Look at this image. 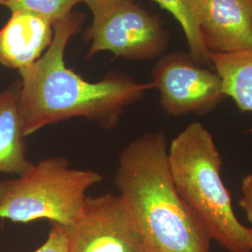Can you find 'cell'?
I'll return each instance as SVG.
<instances>
[{"label": "cell", "instance_id": "cell-7", "mask_svg": "<svg viewBox=\"0 0 252 252\" xmlns=\"http://www.w3.org/2000/svg\"><path fill=\"white\" fill-rule=\"evenodd\" d=\"M68 252H147L119 195L88 196L80 219L66 228Z\"/></svg>", "mask_w": 252, "mask_h": 252}, {"label": "cell", "instance_id": "cell-6", "mask_svg": "<svg viewBox=\"0 0 252 252\" xmlns=\"http://www.w3.org/2000/svg\"><path fill=\"white\" fill-rule=\"evenodd\" d=\"M152 78L162 108L174 117L205 115L226 98L219 74L196 63L189 54L163 55L154 64Z\"/></svg>", "mask_w": 252, "mask_h": 252}, {"label": "cell", "instance_id": "cell-11", "mask_svg": "<svg viewBox=\"0 0 252 252\" xmlns=\"http://www.w3.org/2000/svg\"><path fill=\"white\" fill-rule=\"evenodd\" d=\"M220 77L226 97L242 112H252V50L234 54H209Z\"/></svg>", "mask_w": 252, "mask_h": 252}, {"label": "cell", "instance_id": "cell-15", "mask_svg": "<svg viewBox=\"0 0 252 252\" xmlns=\"http://www.w3.org/2000/svg\"><path fill=\"white\" fill-rule=\"evenodd\" d=\"M241 192L242 197L239 201V205L243 208L249 221L252 225V173L244 177L241 184Z\"/></svg>", "mask_w": 252, "mask_h": 252}, {"label": "cell", "instance_id": "cell-1", "mask_svg": "<svg viewBox=\"0 0 252 252\" xmlns=\"http://www.w3.org/2000/svg\"><path fill=\"white\" fill-rule=\"evenodd\" d=\"M84 17L71 12L54 25L52 44L36 63L19 70V110L25 137L45 126L72 118H84L111 130L127 107L155 89L123 73H110L101 81H88L68 68L64 51L81 29Z\"/></svg>", "mask_w": 252, "mask_h": 252}, {"label": "cell", "instance_id": "cell-10", "mask_svg": "<svg viewBox=\"0 0 252 252\" xmlns=\"http://www.w3.org/2000/svg\"><path fill=\"white\" fill-rule=\"evenodd\" d=\"M21 81L0 92V174L22 175L33 162L27 159V144L19 110Z\"/></svg>", "mask_w": 252, "mask_h": 252}, {"label": "cell", "instance_id": "cell-18", "mask_svg": "<svg viewBox=\"0 0 252 252\" xmlns=\"http://www.w3.org/2000/svg\"><path fill=\"white\" fill-rule=\"evenodd\" d=\"M250 1H251V2H252V0H250Z\"/></svg>", "mask_w": 252, "mask_h": 252}, {"label": "cell", "instance_id": "cell-2", "mask_svg": "<svg viewBox=\"0 0 252 252\" xmlns=\"http://www.w3.org/2000/svg\"><path fill=\"white\" fill-rule=\"evenodd\" d=\"M114 182L147 252H210L206 227L176 189L162 131L126 146Z\"/></svg>", "mask_w": 252, "mask_h": 252}, {"label": "cell", "instance_id": "cell-12", "mask_svg": "<svg viewBox=\"0 0 252 252\" xmlns=\"http://www.w3.org/2000/svg\"><path fill=\"white\" fill-rule=\"evenodd\" d=\"M161 8L169 11L183 29L190 57L199 64H210L207 52L201 36L197 21L189 8L188 0H153Z\"/></svg>", "mask_w": 252, "mask_h": 252}, {"label": "cell", "instance_id": "cell-17", "mask_svg": "<svg viewBox=\"0 0 252 252\" xmlns=\"http://www.w3.org/2000/svg\"><path fill=\"white\" fill-rule=\"evenodd\" d=\"M7 1H8V0H0V5H4V6H5V4H6Z\"/></svg>", "mask_w": 252, "mask_h": 252}, {"label": "cell", "instance_id": "cell-8", "mask_svg": "<svg viewBox=\"0 0 252 252\" xmlns=\"http://www.w3.org/2000/svg\"><path fill=\"white\" fill-rule=\"evenodd\" d=\"M209 54L252 50L250 0H188Z\"/></svg>", "mask_w": 252, "mask_h": 252}, {"label": "cell", "instance_id": "cell-13", "mask_svg": "<svg viewBox=\"0 0 252 252\" xmlns=\"http://www.w3.org/2000/svg\"><path fill=\"white\" fill-rule=\"evenodd\" d=\"M82 0H8L5 6L10 12L27 11L50 21L53 25L66 18Z\"/></svg>", "mask_w": 252, "mask_h": 252}, {"label": "cell", "instance_id": "cell-14", "mask_svg": "<svg viewBox=\"0 0 252 252\" xmlns=\"http://www.w3.org/2000/svg\"><path fill=\"white\" fill-rule=\"evenodd\" d=\"M69 235L65 227L53 224L45 242L34 252H68Z\"/></svg>", "mask_w": 252, "mask_h": 252}, {"label": "cell", "instance_id": "cell-3", "mask_svg": "<svg viewBox=\"0 0 252 252\" xmlns=\"http://www.w3.org/2000/svg\"><path fill=\"white\" fill-rule=\"evenodd\" d=\"M168 162L180 197L197 214L211 239L227 252H252V229L234 214L220 175L221 156L203 124H189L172 140Z\"/></svg>", "mask_w": 252, "mask_h": 252}, {"label": "cell", "instance_id": "cell-9", "mask_svg": "<svg viewBox=\"0 0 252 252\" xmlns=\"http://www.w3.org/2000/svg\"><path fill=\"white\" fill-rule=\"evenodd\" d=\"M54 25L38 15L12 12L0 29V63L13 69H25L42 56L53 42Z\"/></svg>", "mask_w": 252, "mask_h": 252}, {"label": "cell", "instance_id": "cell-16", "mask_svg": "<svg viewBox=\"0 0 252 252\" xmlns=\"http://www.w3.org/2000/svg\"><path fill=\"white\" fill-rule=\"evenodd\" d=\"M128 0H82L90 9L93 16L96 17Z\"/></svg>", "mask_w": 252, "mask_h": 252}, {"label": "cell", "instance_id": "cell-5", "mask_svg": "<svg viewBox=\"0 0 252 252\" xmlns=\"http://www.w3.org/2000/svg\"><path fill=\"white\" fill-rule=\"evenodd\" d=\"M85 38L91 41L87 58L101 52L130 60H147L160 56L169 43L162 21L128 0L94 17Z\"/></svg>", "mask_w": 252, "mask_h": 252}, {"label": "cell", "instance_id": "cell-4", "mask_svg": "<svg viewBox=\"0 0 252 252\" xmlns=\"http://www.w3.org/2000/svg\"><path fill=\"white\" fill-rule=\"evenodd\" d=\"M102 180L97 171L70 167L64 157L45 158L18 178L0 181V219L47 220L69 228L82 214L87 190Z\"/></svg>", "mask_w": 252, "mask_h": 252}]
</instances>
